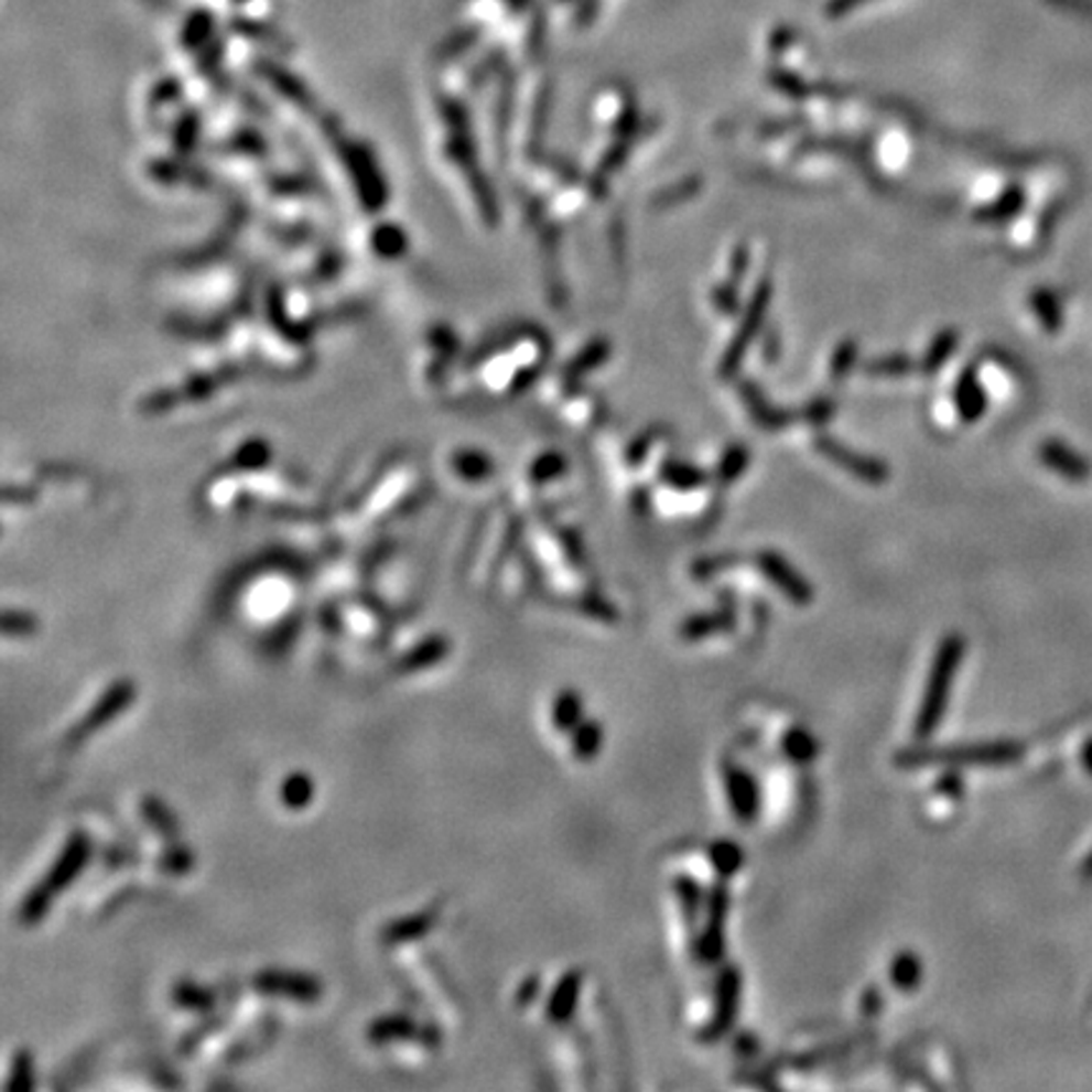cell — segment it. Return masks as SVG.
<instances>
[{"label":"cell","instance_id":"d6986e66","mask_svg":"<svg viewBox=\"0 0 1092 1092\" xmlns=\"http://www.w3.org/2000/svg\"><path fill=\"white\" fill-rule=\"evenodd\" d=\"M433 923H435L433 910H428V913H420V916L400 918V921H394L385 928L382 941H387V943L412 941V939H418V936H425L428 928Z\"/></svg>","mask_w":1092,"mask_h":1092},{"label":"cell","instance_id":"7402d4cb","mask_svg":"<svg viewBox=\"0 0 1092 1092\" xmlns=\"http://www.w3.org/2000/svg\"><path fill=\"white\" fill-rule=\"evenodd\" d=\"M142 817L148 820V824L154 832H158V835H162L165 840L177 837V820L172 817L167 807L160 802V799L144 797L142 799Z\"/></svg>","mask_w":1092,"mask_h":1092},{"label":"cell","instance_id":"e0dca14e","mask_svg":"<svg viewBox=\"0 0 1092 1092\" xmlns=\"http://www.w3.org/2000/svg\"><path fill=\"white\" fill-rule=\"evenodd\" d=\"M602 742H605V731H602L599 721H582V724L572 731V752L580 761H592L602 749Z\"/></svg>","mask_w":1092,"mask_h":1092},{"label":"cell","instance_id":"7c38bea8","mask_svg":"<svg viewBox=\"0 0 1092 1092\" xmlns=\"http://www.w3.org/2000/svg\"><path fill=\"white\" fill-rule=\"evenodd\" d=\"M448 652H451L448 638H443V635H430V638H425L423 642H418L408 656H402L398 660V670L400 673H418V670L441 663V660L448 658Z\"/></svg>","mask_w":1092,"mask_h":1092},{"label":"cell","instance_id":"ffe728a7","mask_svg":"<svg viewBox=\"0 0 1092 1092\" xmlns=\"http://www.w3.org/2000/svg\"><path fill=\"white\" fill-rule=\"evenodd\" d=\"M552 721H554L556 731H562V734H566V731L577 728L582 724V699H580V693H574V691H562V693H559L556 701H554V709H552Z\"/></svg>","mask_w":1092,"mask_h":1092},{"label":"cell","instance_id":"9c48e42d","mask_svg":"<svg viewBox=\"0 0 1092 1092\" xmlns=\"http://www.w3.org/2000/svg\"><path fill=\"white\" fill-rule=\"evenodd\" d=\"M91 855V845H89V837L84 835V832H74L72 837H68L66 842V847L62 850V855H58V859L54 865H51V871L46 875V888L48 890H64L68 883H72L76 875H79L84 871V865H86V859H89Z\"/></svg>","mask_w":1092,"mask_h":1092},{"label":"cell","instance_id":"8992f818","mask_svg":"<svg viewBox=\"0 0 1092 1092\" xmlns=\"http://www.w3.org/2000/svg\"><path fill=\"white\" fill-rule=\"evenodd\" d=\"M256 988L263 994L286 996V999L312 1004L322 996V984L314 976L289 974V971H263L256 976Z\"/></svg>","mask_w":1092,"mask_h":1092},{"label":"cell","instance_id":"30bf717a","mask_svg":"<svg viewBox=\"0 0 1092 1092\" xmlns=\"http://www.w3.org/2000/svg\"><path fill=\"white\" fill-rule=\"evenodd\" d=\"M369 1042H392V1039H418L423 1045H437L435 1029H420L415 1027V1021L410 1017H402V1014H392V1017H380L375 1019L367 1029Z\"/></svg>","mask_w":1092,"mask_h":1092},{"label":"cell","instance_id":"1f68e13d","mask_svg":"<svg viewBox=\"0 0 1092 1092\" xmlns=\"http://www.w3.org/2000/svg\"><path fill=\"white\" fill-rule=\"evenodd\" d=\"M908 369H910L908 359L888 357V359H878V363H873L871 367H867V372H873V375H900V372H908Z\"/></svg>","mask_w":1092,"mask_h":1092},{"label":"cell","instance_id":"4316f807","mask_svg":"<svg viewBox=\"0 0 1092 1092\" xmlns=\"http://www.w3.org/2000/svg\"><path fill=\"white\" fill-rule=\"evenodd\" d=\"M33 1064H31V1055L29 1050H19L13 1057V1070H11V1080L6 1082V1088L8 1090H31L33 1088Z\"/></svg>","mask_w":1092,"mask_h":1092},{"label":"cell","instance_id":"74e56055","mask_svg":"<svg viewBox=\"0 0 1092 1092\" xmlns=\"http://www.w3.org/2000/svg\"><path fill=\"white\" fill-rule=\"evenodd\" d=\"M695 187H699V185H695V180H691V185H683V187H681V191H668V193H663V195H658V197H656V201H658V203H663V201H673V197H678V195H685V193H693V191H695Z\"/></svg>","mask_w":1092,"mask_h":1092},{"label":"cell","instance_id":"83f0119b","mask_svg":"<svg viewBox=\"0 0 1092 1092\" xmlns=\"http://www.w3.org/2000/svg\"><path fill=\"white\" fill-rule=\"evenodd\" d=\"M39 630L36 617L29 613H13V609H6L3 615V633L8 638H29Z\"/></svg>","mask_w":1092,"mask_h":1092},{"label":"cell","instance_id":"5bb4252c","mask_svg":"<svg viewBox=\"0 0 1092 1092\" xmlns=\"http://www.w3.org/2000/svg\"><path fill=\"white\" fill-rule=\"evenodd\" d=\"M820 448L830 455V458H835L837 463H842V468H847V471H853L855 476H859L863 480H883L885 476H888V471H885L880 463H873V461H867V458H859V455L855 453H847L845 448H840V445L835 441H820Z\"/></svg>","mask_w":1092,"mask_h":1092},{"label":"cell","instance_id":"3957f363","mask_svg":"<svg viewBox=\"0 0 1092 1092\" xmlns=\"http://www.w3.org/2000/svg\"><path fill=\"white\" fill-rule=\"evenodd\" d=\"M738 1002H742V974H738L736 966H728L718 976L716 1012H713L709 1025L699 1031L701 1042H718L734 1027L738 1017Z\"/></svg>","mask_w":1092,"mask_h":1092},{"label":"cell","instance_id":"d4e9b609","mask_svg":"<svg viewBox=\"0 0 1092 1092\" xmlns=\"http://www.w3.org/2000/svg\"><path fill=\"white\" fill-rule=\"evenodd\" d=\"M51 898H54V890H48L46 885H39V888H33L29 896H25L23 906H21V921L25 926H33V923L43 921V918H46V913H48Z\"/></svg>","mask_w":1092,"mask_h":1092},{"label":"cell","instance_id":"d590c367","mask_svg":"<svg viewBox=\"0 0 1092 1092\" xmlns=\"http://www.w3.org/2000/svg\"><path fill=\"white\" fill-rule=\"evenodd\" d=\"M880 1007H883V999H880L878 988H875V986L867 988L865 996H863V1014H865V1017H875V1014L880 1012Z\"/></svg>","mask_w":1092,"mask_h":1092},{"label":"cell","instance_id":"4dcf8cb0","mask_svg":"<svg viewBox=\"0 0 1092 1092\" xmlns=\"http://www.w3.org/2000/svg\"><path fill=\"white\" fill-rule=\"evenodd\" d=\"M744 463H746V451L744 448L728 451L726 458H724V466H721V478H724V480L736 478L738 473L744 471Z\"/></svg>","mask_w":1092,"mask_h":1092},{"label":"cell","instance_id":"2e32d148","mask_svg":"<svg viewBox=\"0 0 1092 1092\" xmlns=\"http://www.w3.org/2000/svg\"><path fill=\"white\" fill-rule=\"evenodd\" d=\"M921 979H923V964L913 951H900L898 956L893 959L890 982H893V986L898 988V992H902V994L916 992L918 984H921Z\"/></svg>","mask_w":1092,"mask_h":1092},{"label":"cell","instance_id":"8fae6325","mask_svg":"<svg viewBox=\"0 0 1092 1092\" xmlns=\"http://www.w3.org/2000/svg\"><path fill=\"white\" fill-rule=\"evenodd\" d=\"M582 992V974L577 969L566 971V974L559 979V984L554 986L552 996L547 1002V1017L554 1025H566L574 1017V1009H577Z\"/></svg>","mask_w":1092,"mask_h":1092},{"label":"cell","instance_id":"52a82bcc","mask_svg":"<svg viewBox=\"0 0 1092 1092\" xmlns=\"http://www.w3.org/2000/svg\"><path fill=\"white\" fill-rule=\"evenodd\" d=\"M756 562H759V570L767 574L774 584H777L781 595H787L789 599L797 602V605H810V602L814 599L812 584L807 582L797 570H792V564L785 562V559H781L779 554L764 552V554H759Z\"/></svg>","mask_w":1092,"mask_h":1092},{"label":"cell","instance_id":"ac0fdd59","mask_svg":"<svg viewBox=\"0 0 1092 1092\" xmlns=\"http://www.w3.org/2000/svg\"><path fill=\"white\" fill-rule=\"evenodd\" d=\"M781 749L792 759L794 764H810L820 754V742L810 734L807 728H789L785 738H781Z\"/></svg>","mask_w":1092,"mask_h":1092},{"label":"cell","instance_id":"4fadbf2b","mask_svg":"<svg viewBox=\"0 0 1092 1092\" xmlns=\"http://www.w3.org/2000/svg\"><path fill=\"white\" fill-rule=\"evenodd\" d=\"M736 615L731 609H721V613H706V615H695L691 620H685L681 625V638L683 640H703L711 638V635L726 633L734 627Z\"/></svg>","mask_w":1092,"mask_h":1092},{"label":"cell","instance_id":"6da1fadb","mask_svg":"<svg viewBox=\"0 0 1092 1092\" xmlns=\"http://www.w3.org/2000/svg\"><path fill=\"white\" fill-rule=\"evenodd\" d=\"M966 642L961 635H945L941 640L939 650H936L931 673H928V683L923 691L921 709H918L916 716V736L918 738H931L939 728L945 706H949V695L953 678L959 673L961 658H964Z\"/></svg>","mask_w":1092,"mask_h":1092},{"label":"cell","instance_id":"8d00e7d4","mask_svg":"<svg viewBox=\"0 0 1092 1092\" xmlns=\"http://www.w3.org/2000/svg\"><path fill=\"white\" fill-rule=\"evenodd\" d=\"M853 357H855V347H853V344H847V347L840 349V355L835 359V377H840L850 365H853Z\"/></svg>","mask_w":1092,"mask_h":1092},{"label":"cell","instance_id":"d6a6232c","mask_svg":"<svg viewBox=\"0 0 1092 1092\" xmlns=\"http://www.w3.org/2000/svg\"><path fill=\"white\" fill-rule=\"evenodd\" d=\"M162 863H165V867H167V871H172V873H187V871H191V865H193V857H191V853H187L185 847L183 850L175 847V850H172V853H167V857L162 859Z\"/></svg>","mask_w":1092,"mask_h":1092},{"label":"cell","instance_id":"f1b7e54d","mask_svg":"<svg viewBox=\"0 0 1092 1092\" xmlns=\"http://www.w3.org/2000/svg\"><path fill=\"white\" fill-rule=\"evenodd\" d=\"M663 478L670 480L675 488H695L703 484V473L688 466H678V463H670V466L663 468Z\"/></svg>","mask_w":1092,"mask_h":1092},{"label":"cell","instance_id":"44dd1931","mask_svg":"<svg viewBox=\"0 0 1092 1092\" xmlns=\"http://www.w3.org/2000/svg\"><path fill=\"white\" fill-rule=\"evenodd\" d=\"M767 294H769V289H767V286H764V289L759 291V296H756V301H754V312H752V316H746V322H744V329H742V332H738V337H736V344H734V349H731V352H728V355H726V363H724V372H731V369H734V367L738 365V359H742V355H744V349H746V342H749V339L754 337V332H756V326H759V324H756V322H759V316L764 314V304H767Z\"/></svg>","mask_w":1092,"mask_h":1092},{"label":"cell","instance_id":"ba28073f","mask_svg":"<svg viewBox=\"0 0 1092 1092\" xmlns=\"http://www.w3.org/2000/svg\"><path fill=\"white\" fill-rule=\"evenodd\" d=\"M724 781H726V797L731 802V810H734V814H736V820L754 822L761 810V794H759V785H756V779L752 777L749 771H744L738 767H728L724 771Z\"/></svg>","mask_w":1092,"mask_h":1092},{"label":"cell","instance_id":"277c9868","mask_svg":"<svg viewBox=\"0 0 1092 1092\" xmlns=\"http://www.w3.org/2000/svg\"><path fill=\"white\" fill-rule=\"evenodd\" d=\"M134 701V683L132 681H117L107 688V693L94 703V709L86 713V718L76 726L72 734H68V742H82V738L91 736L94 731H99L105 724H109L111 718H117L129 703Z\"/></svg>","mask_w":1092,"mask_h":1092},{"label":"cell","instance_id":"f546056e","mask_svg":"<svg viewBox=\"0 0 1092 1092\" xmlns=\"http://www.w3.org/2000/svg\"><path fill=\"white\" fill-rule=\"evenodd\" d=\"M953 342H956V337H953V334H951V332H945V334H941V337H939V339H936V344H933V349H931V352H928V359H926V369H936V367H939V365L943 363V359H945V357H949V355H951V352H953Z\"/></svg>","mask_w":1092,"mask_h":1092},{"label":"cell","instance_id":"603a6c76","mask_svg":"<svg viewBox=\"0 0 1092 1092\" xmlns=\"http://www.w3.org/2000/svg\"><path fill=\"white\" fill-rule=\"evenodd\" d=\"M709 855H711L713 867H716V871L721 875H724V878H731V875H736L738 871H742V865H744L742 847H738L736 842H731V840L713 842V845L709 847Z\"/></svg>","mask_w":1092,"mask_h":1092},{"label":"cell","instance_id":"7a4b0ae2","mask_svg":"<svg viewBox=\"0 0 1092 1092\" xmlns=\"http://www.w3.org/2000/svg\"><path fill=\"white\" fill-rule=\"evenodd\" d=\"M1017 744H971V746H941V749H906L896 756V764L902 769H918L928 764H943V767H961V764H1002L1017 759Z\"/></svg>","mask_w":1092,"mask_h":1092},{"label":"cell","instance_id":"cb8c5ba5","mask_svg":"<svg viewBox=\"0 0 1092 1092\" xmlns=\"http://www.w3.org/2000/svg\"><path fill=\"white\" fill-rule=\"evenodd\" d=\"M172 1002H175L177 1007H183V1009L208 1012L215 1004V994L210 992V988L197 986L193 982H180V984H175V988H172Z\"/></svg>","mask_w":1092,"mask_h":1092},{"label":"cell","instance_id":"5b68a950","mask_svg":"<svg viewBox=\"0 0 1092 1092\" xmlns=\"http://www.w3.org/2000/svg\"><path fill=\"white\" fill-rule=\"evenodd\" d=\"M728 902H731L728 890L718 883L709 896L706 931H703V936L699 939V945H695L701 961H706V964H713V961H718L721 956H724V949H726L724 923H726V913H728Z\"/></svg>","mask_w":1092,"mask_h":1092},{"label":"cell","instance_id":"484cf974","mask_svg":"<svg viewBox=\"0 0 1092 1092\" xmlns=\"http://www.w3.org/2000/svg\"><path fill=\"white\" fill-rule=\"evenodd\" d=\"M673 888H675L678 900H681V908H683L685 918L693 923L695 918H699V910H701V885L695 883L693 878H685V875H681V878H675Z\"/></svg>","mask_w":1092,"mask_h":1092},{"label":"cell","instance_id":"836d02e7","mask_svg":"<svg viewBox=\"0 0 1092 1092\" xmlns=\"http://www.w3.org/2000/svg\"><path fill=\"white\" fill-rule=\"evenodd\" d=\"M961 787H964V781H961L959 774H943V777L939 779V785H936V792L943 794V797H951V799H956L961 797Z\"/></svg>","mask_w":1092,"mask_h":1092},{"label":"cell","instance_id":"9a60e30c","mask_svg":"<svg viewBox=\"0 0 1092 1092\" xmlns=\"http://www.w3.org/2000/svg\"><path fill=\"white\" fill-rule=\"evenodd\" d=\"M279 799H281V804L286 807V810L301 812V810H304V807L312 804V799H314V781H312V777H309V774H304V771L289 774V777L281 781Z\"/></svg>","mask_w":1092,"mask_h":1092},{"label":"cell","instance_id":"e575fe53","mask_svg":"<svg viewBox=\"0 0 1092 1092\" xmlns=\"http://www.w3.org/2000/svg\"><path fill=\"white\" fill-rule=\"evenodd\" d=\"M539 976H529L527 982H521L519 986V994H516V1002H519V1007H523V1004H531L537 999V992H539Z\"/></svg>","mask_w":1092,"mask_h":1092}]
</instances>
